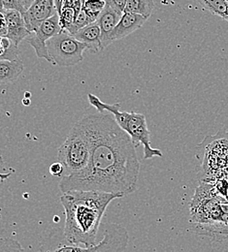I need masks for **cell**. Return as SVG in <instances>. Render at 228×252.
I'll use <instances>...</instances> for the list:
<instances>
[{"label": "cell", "instance_id": "cell-26", "mask_svg": "<svg viewBox=\"0 0 228 252\" xmlns=\"http://www.w3.org/2000/svg\"><path fill=\"white\" fill-rule=\"evenodd\" d=\"M86 0H64L63 8H72L75 10L77 16L82 11L83 4Z\"/></svg>", "mask_w": 228, "mask_h": 252}, {"label": "cell", "instance_id": "cell-9", "mask_svg": "<svg viewBox=\"0 0 228 252\" xmlns=\"http://www.w3.org/2000/svg\"><path fill=\"white\" fill-rule=\"evenodd\" d=\"M62 32L63 30L60 24V16L59 14H56L42 23L34 32H31L27 37V40L33 47L38 59L46 60L48 63L55 65L54 61L49 55L47 42Z\"/></svg>", "mask_w": 228, "mask_h": 252}, {"label": "cell", "instance_id": "cell-13", "mask_svg": "<svg viewBox=\"0 0 228 252\" xmlns=\"http://www.w3.org/2000/svg\"><path fill=\"white\" fill-rule=\"evenodd\" d=\"M121 17L122 16L120 14H118L116 11H114L107 5L105 9L102 11V13L99 15L97 23L98 27L100 28L101 42L104 49H106L112 44L110 41V35L119 24Z\"/></svg>", "mask_w": 228, "mask_h": 252}, {"label": "cell", "instance_id": "cell-11", "mask_svg": "<svg viewBox=\"0 0 228 252\" xmlns=\"http://www.w3.org/2000/svg\"><path fill=\"white\" fill-rule=\"evenodd\" d=\"M7 27L6 37L14 42L17 46L27 39L31 32L28 30L24 16L16 10H2Z\"/></svg>", "mask_w": 228, "mask_h": 252}, {"label": "cell", "instance_id": "cell-14", "mask_svg": "<svg viewBox=\"0 0 228 252\" xmlns=\"http://www.w3.org/2000/svg\"><path fill=\"white\" fill-rule=\"evenodd\" d=\"M78 41L82 42L87 50L92 54H98L104 50L101 42V32L98 23L91 24L73 35Z\"/></svg>", "mask_w": 228, "mask_h": 252}, {"label": "cell", "instance_id": "cell-30", "mask_svg": "<svg viewBox=\"0 0 228 252\" xmlns=\"http://www.w3.org/2000/svg\"><path fill=\"white\" fill-rule=\"evenodd\" d=\"M63 5H64V0H55V6L58 11V14H60L62 12Z\"/></svg>", "mask_w": 228, "mask_h": 252}, {"label": "cell", "instance_id": "cell-1", "mask_svg": "<svg viewBox=\"0 0 228 252\" xmlns=\"http://www.w3.org/2000/svg\"><path fill=\"white\" fill-rule=\"evenodd\" d=\"M78 123L90 139V161L83 170L63 177L59 186L61 191L94 190L123 196L133 193L137 188L140 162L130 137L111 114H89Z\"/></svg>", "mask_w": 228, "mask_h": 252}, {"label": "cell", "instance_id": "cell-31", "mask_svg": "<svg viewBox=\"0 0 228 252\" xmlns=\"http://www.w3.org/2000/svg\"><path fill=\"white\" fill-rule=\"evenodd\" d=\"M2 164V158L0 157V165ZM10 177V174L8 173V174H2V173H0V181H5V180H7L8 178Z\"/></svg>", "mask_w": 228, "mask_h": 252}, {"label": "cell", "instance_id": "cell-3", "mask_svg": "<svg viewBox=\"0 0 228 252\" xmlns=\"http://www.w3.org/2000/svg\"><path fill=\"white\" fill-rule=\"evenodd\" d=\"M102 241L94 247L82 248L80 245L69 243L64 230L53 231L42 243L38 252H125L130 241L128 230L117 223H102Z\"/></svg>", "mask_w": 228, "mask_h": 252}, {"label": "cell", "instance_id": "cell-23", "mask_svg": "<svg viewBox=\"0 0 228 252\" xmlns=\"http://www.w3.org/2000/svg\"><path fill=\"white\" fill-rule=\"evenodd\" d=\"M216 192L228 201V178H222L213 183Z\"/></svg>", "mask_w": 228, "mask_h": 252}, {"label": "cell", "instance_id": "cell-12", "mask_svg": "<svg viewBox=\"0 0 228 252\" xmlns=\"http://www.w3.org/2000/svg\"><path fill=\"white\" fill-rule=\"evenodd\" d=\"M147 18L132 14V13H124L121 17V20L117 27L114 29V31L110 35V41L111 43H114L115 41L121 40L131 33L138 31L140 28L143 27V25L147 22Z\"/></svg>", "mask_w": 228, "mask_h": 252}, {"label": "cell", "instance_id": "cell-15", "mask_svg": "<svg viewBox=\"0 0 228 252\" xmlns=\"http://www.w3.org/2000/svg\"><path fill=\"white\" fill-rule=\"evenodd\" d=\"M25 66L21 60L17 61H1L0 62V86L15 83Z\"/></svg>", "mask_w": 228, "mask_h": 252}, {"label": "cell", "instance_id": "cell-24", "mask_svg": "<svg viewBox=\"0 0 228 252\" xmlns=\"http://www.w3.org/2000/svg\"><path fill=\"white\" fill-rule=\"evenodd\" d=\"M105 2L107 6H109L111 9H113L118 14L123 16L128 0H105Z\"/></svg>", "mask_w": 228, "mask_h": 252}, {"label": "cell", "instance_id": "cell-17", "mask_svg": "<svg viewBox=\"0 0 228 252\" xmlns=\"http://www.w3.org/2000/svg\"><path fill=\"white\" fill-rule=\"evenodd\" d=\"M199 4L212 14L228 22V2L227 0H197Z\"/></svg>", "mask_w": 228, "mask_h": 252}, {"label": "cell", "instance_id": "cell-28", "mask_svg": "<svg viewBox=\"0 0 228 252\" xmlns=\"http://www.w3.org/2000/svg\"><path fill=\"white\" fill-rule=\"evenodd\" d=\"M7 34V27L5 17L2 11H0V37H6Z\"/></svg>", "mask_w": 228, "mask_h": 252}, {"label": "cell", "instance_id": "cell-2", "mask_svg": "<svg viewBox=\"0 0 228 252\" xmlns=\"http://www.w3.org/2000/svg\"><path fill=\"white\" fill-rule=\"evenodd\" d=\"M121 194L94 190H78L64 193L61 202L65 209L64 235L69 243L91 248L97 245V237L108 206L123 198Z\"/></svg>", "mask_w": 228, "mask_h": 252}, {"label": "cell", "instance_id": "cell-16", "mask_svg": "<svg viewBox=\"0 0 228 252\" xmlns=\"http://www.w3.org/2000/svg\"><path fill=\"white\" fill-rule=\"evenodd\" d=\"M155 9V0H128L124 13H132L149 19Z\"/></svg>", "mask_w": 228, "mask_h": 252}, {"label": "cell", "instance_id": "cell-8", "mask_svg": "<svg viewBox=\"0 0 228 252\" xmlns=\"http://www.w3.org/2000/svg\"><path fill=\"white\" fill-rule=\"evenodd\" d=\"M50 57L58 66H74L84 60L87 47L67 32H62L47 42Z\"/></svg>", "mask_w": 228, "mask_h": 252}, {"label": "cell", "instance_id": "cell-10", "mask_svg": "<svg viewBox=\"0 0 228 252\" xmlns=\"http://www.w3.org/2000/svg\"><path fill=\"white\" fill-rule=\"evenodd\" d=\"M58 14L55 0H35L24 14L28 30L34 32L42 23Z\"/></svg>", "mask_w": 228, "mask_h": 252}, {"label": "cell", "instance_id": "cell-32", "mask_svg": "<svg viewBox=\"0 0 228 252\" xmlns=\"http://www.w3.org/2000/svg\"><path fill=\"white\" fill-rule=\"evenodd\" d=\"M23 104H24L25 106H29V105L31 104V99H30V98H26V97H25V98L23 99Z\"/></svg>", "mask_w": 228, "mask_h": 252}, {"label": "cell", "instance_id": "cell-33", "mask_svg": "<svg viewBox=\"0 0 228 252\" xmlns=\"http://www.w3.org/2000/svg\"><path fill=\"white\" fill-rule=\"evenodd\" d=\"M2 10H4V9H3V4H2V0H0V11H2Z\"/></svg>", "mask_w": 228, "mask_h": 252}, {"label": "cell", "instance_id": "cell-21", "mask_svg": "<svg viewBox=\"0 0 228 252\" xmlns=\"http://www.w3.org/2000/svg\"><path fill=\"white\" fill-rule=\"evenodd\" d=\"M106 7L105 0H86L83 4V10H85L87 13L98 19L99 15L102 13V11Z\"/></svg>", "mask_w": 228, "mask_h": 252}, {"label": "cell", "instance_id": "cell-6", "mask_svg": "<svg viewBox=\"0 0 228 252\" xmlns=\"http://www.w3.org/2000/svg\"><path fill=\"white\" fill-rule=\"evenodd\" d=\"M191 227L228 224V201L220 196L213 184L200 183L190 203Z\"/></svg>", "mask_w": 228, "mask_h": 252}, {"label": "cell", "instance_id": "cell-29", "mask_svg": "<svg viewBox=\"0 0 228 252\" xmlns=\"http://www.w3.org/2000/svg\"><path fill=\"white\" fill-rule=\"evenodd\" d=\"M20 2H21V4H22V6L26 9V10H28L30 7H31V5L33 4V2L35 1V0H19Z\"/></svg>", "mask_w": 228, "mask_h": 252}, {"label": "cell", "instance_id": "cell-22", "mask_svg": "<svg viewBox=\"0 0 228 252\" xmlns=\"http://www.w3.org/2000/svg\"><path fill=\"white\" fill-rule=\"evenodd\" d=\"M0 252H26L19 242L11 238H0Z\"/></svg>", "mask_w": 228, "mask_h": 252}, {"label": "cell", "instance_id": "cell-5", "mask_svg": "<svg viewBox=\"0 0 228 252\" xmlns=\"http://www.w3.org/2000/svg\"><path fill=\"white\" fill-rule=\"evenodd\" d=\"M88 98L90 104L97 109L98 113L108 112L114 117L118 126L130 137L134 146L142 145L144 147V159L149 160L154 158H163L162 151L151 146V133L148 129L146 117L143 114L121 112V105L119 103L106 104L98 96L92 94H88Z\"/></svg>", "mask_w": 228, "mask_h": 252}, {"label": "cell", "instance_id": "cell-7", "mask_svg": "<svg viewBox=\"0 0 228 252\" xmlns=\"http://www.w3.org/2000/svg\"><path fill=\"white\" fill-rule=\"evenodd\" d=\"M91 157V143L85 128L77 123L70 130L65 143L58 154L67 175L77 173L89 164Z\"/></svg>", "mask_w": 228, "mask_h": 252}, {"label": "cell", "instance_id": "cell-4", "mask_svg": "<svg viewBox=\"0 0 228 252\" xmlns=\"http://www.w3.org/2000/svg\"><path fill=\"white\" fill-rule=\"evenodd\" d=\"M199 165L196 172L199 183L213 184L215 181L228 178V132L220 131L207 136L196 147Z\"/></svg>", "mask_w": 228, "mask_h": 252}, {"label": "cell", "instance_id": "cell-34", "mask_svg": "<svg viewBox=\"0 0 228 252\" xmlns=\"http://www.w3.org/2000/svg\"><path fill=\"white\" fill-rule=\"evenodd\" d=\"M32 96V94L30 93H26V98H30Z\"/></svg>", "mask_w": 228, "mask_h": 252}, {"label": "cell", "instance_id": "cell-25", "mask_svg": "<svg viewBox=\"0 0 228 252\" xmlns=\"http://www.w3.org/2000/svg\"><path fill=\"white\" fill-rule=\"evenodd\" d=\"M2 4L4 10H16L22 13L23 16L27 12L19 0H2Z\"/></svg>", "mask_w": 228, "mask_h": 252}, {"label": "cell", "instance_id": "cell-20", "mask_svg": "<svg viewBox=\"0 0 228 252\" xmlns=\"http://www.w3.org/2000/svg\"><path fill=\"white\" fill-rule=\"evenodd\" d=\"M59 16H60V24L63 32H68L77 17L75 10L72 8H63Z\"/></svg>", "mask_w": 228, "mask_h": 252}, {"label": "cell", "instance_id": "cell-18", "mask_svg": "<svg viewBox=\"0 0 228 252\" xmlns=\"http://www.w3.org/2000/svg\"><path fill=\"white\" fill-rule=\"evenodd\" d=\"M17 60H20L19 46L7 37H0V62Z\"/></svg>", "mask_w": 228, "mask_h": 252}, {"label": "cell", "instance_id": "cell-27", "mask_svg": "<svg viewBox=\"0 0 228 252\" xmlns=\"http://www.w3.org/2000/svg\"><path fill=\"white\" fill-rule=\"evenodd\" d=\"M64 172H65V167L61 162L53 163L50 166V173L55 177H62Z\"/></svg>", "mask_w": 228, "mask_h": 252}, {"label": "cell", "instance_id": "cell-19", "mask_svg": "<svg viewBox=\"0 0 228 252\" xmlns=\"http://www.w3.org/2000/svg\"><path fill=\"white\" fill-rule=\"evenodd\" d=\"M97 22V19L94 18L93 16H91L90 14H88L85 10L82 9V11L79 13V15L76 17L75 22L73 23L72 27L69 29L68 33H70L71 35H74L76 32L81 31L82 29L86 28L87 26L94 24Z\"/></svg>", "mask_w": 228, "mask_h": 252}]
</instances>
